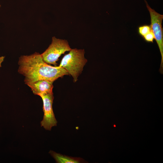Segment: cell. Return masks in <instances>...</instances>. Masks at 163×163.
Listing matches in <instances>:
<instances>
[{"instance_id":"8992f818","label":"cell","mask_w":163,"mask_h":163,"mask_svg":"<svg viewBox=\"0 0 163 163\" xmlns=\"http://www.w3.org/2000/svg\"><path fill=\"white\" fill-rule=\"evenodd\" d=\"M53 82L41 80L28 85L33 93L39 96L53 93Z\"/></svg>"},{"instance_id":"9c48e42d","label":"cell","mask_w":163,"mask_h":163,"mask_svg":"<svg viewBox=\"0 0 163 163\" xmlns=\"http://www.w3.org/2000/svg\"><path fill=\"white\" fill-rule=\"evenodd\" d=\"M143 37L145 40L148 42L153 43L155 39L154 35L152 30Z\"/></svg>"},{"instance_id":"3957f363","label":"cell","mask_w":163,"mask_h":163,"mask_svg":"<svg viewBox=\"0 0 163 163\" xmlns=\"http://www.w3.org/2000/svg\"><path fill=\"white\" fill-rule=\"evenodd\" d=\"M71 49L67 40L53 37L51 44L41 55L46 63L56 66V62L59 60V57L62 54Z\"/></svg>"},{"instance_id":"5b68a950","label":"cell","mask_w":163,"mask_h":163,"mask_svg":"<svg viewBox=\"0 0 163 163\" xmlns=\"http://www.w3.org/2000/svg\"><path fill=\"white\" fill-rule=\"evenodd\" d=\"M43 103L44 116L40 122L41 126L46 130H50L53 126H56V121L53 112L52 105L54 98L53 93L41 95Z\"/></svg>"},{"instance_id":"7a4b0ae2","label":"cell","mask_w":163,"mask_h":163,"mask_svg":"<svg viewBox=\"0 0 163 163\" xmlns=\"http://www.w3.org/2000/svg\"><path fill=\"white\" fill-rule=\"evenodd\" d=\"M84 54V50L71 49L68 53L64 56L59 66L65 69L72 76L74 82L77 81L87 62Z\"/></svg>"},{"instance_id":"52a82bcc","label":"cell","mask_w":163,"mask_h":163,"mask_svg":"<svg viewBox=\"0 0 163 163\" xmlns=\"http://www.w3.org/2000/svg\"><path fill=\"white\" fill-rule=\"evenodd\" d=\"M50 153L54 158L57 163H78L80 162V159L78 158L69 157L50 151Z\"/></svg>"},{"instance_id":"7c38bea8","label":"cell","mask_w":163,"mask_h":163,"mask_svg":"<svg viewBox=\"0 0 163 163\" xmlns=\"http://www.w3.org/2000/svg\"><path fill=\"white\" fill-rule=\"evenodd\" d=\"M114 127H115V126H115V125H114Z\"/></svg>"},{"instance_id":"8fae6325","label":"cell","mask_w":163,"mask_h":163,"mask_svg":"<svg viewBox=\"0 0 163 163\" xmlns=\"http://www.w3.org/2000/svg\"><path fill=\"white\" fill-rule=\"evenodd\" d=\"M1 7V5L0 4V8Z\"/></svg>"},{"instance_id":"6da1fadb","label":"cell","mask_w":163,"mask_h":163,"mask_svg":"<svg viewBox=\"0 0 163 163\" xmlns=\"http://www.w3.org/2000/svg\"><path fill=\"white\" fill-rule=\"evenodd\" d=\"M18 64V72L24 76V82L27 85L41 80L53 82L59 78L69 74L63 68L48 65L41 54L37 52L28 56H21Z\"/></svg>"},{"instance_id":"277c9868","label":"cell","mask_w":163,"mask_h":163,"mask_svg":"<svg viewBox=\"0 0 163 163\" xmlns=\"http://www.w3.org/2000/svg\"><path fill=\"white\" fill-rule=\"evenodd\" d=\"M150 13L151 18V28L158 44L161 56L160 70L162 73L163 68V35L162 22L163 15L152 9L146 1L144 0Z\"/></svg>"},{"instance_id":"30bf717a","label":"cell","mask_w":163,"mask_h":163,"mask_svg":"<svg viewBox=\"0 0 163 163\" xmlns=\"http://www.w3.org/2000/svg\"><path fill=\"white\" fill-rule=\"evenodd\" d=\"M5 57L3 56L0 57V67H2V63L4 61Z\"/></svg>"},{"instance_id":"ba28073f","label":"cell","mask_w":163,"mask_h":163,"mask_svg":"<svg viewBox=\"0 0 163 163\" xmlns=\"http://www.w3.org/2000/svg\"><path fill=\"white\" fill-rule=\"evenodd\" d=\"M151 30L150 26L144 25L139 27L138 32L143 37Z\"/></svg>"}]
</instances>
